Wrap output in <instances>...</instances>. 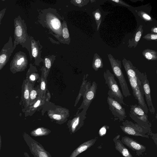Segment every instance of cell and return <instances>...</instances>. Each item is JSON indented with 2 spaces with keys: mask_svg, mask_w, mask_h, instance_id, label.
<instances>
[{
  "mask_svg": "<svg viewBox=\"0 0 157 157\" xmlns=\"http://www.w3.org/2000/svg\"><path fill=\"white\" fill-rule=\"evenodd\" d=\"M93 16L95 20L97 26V30L99 29V26L101 21V13L99 9L93 12Z\"/></svg>",
  "mask_w": 157,
  "mask_h": 157,
  "instance_id": "cell-23",
  "label": "cell"
},
{
  "mask_svg": "<svg viewBox=\"0 0 157 157\" xmlns=\"http://www.w3.org/2000/svg\"><path fill=\"white\" fill-rule=\"evenodd\" d=\"M45 67L48 69H49L51 67V62L50 59L48 58L45 59Z\"/></svg>",
  "mask_w": 157,
  "mask_h": 157,
  "instance_id": "cell-31",
  "label": "cell"
},
{
  "mask_svg": "<svg viewBox=\"0 0 157 157\" xmlns=\"http://www.w3.org/2000/svg\"><path fill=\"white\" fill-rule=\"evenodd\" d=\"M143 32V25H140L131 39L128 41V47L129 48H135L138 45Z\"/></svg>",
  "mask_w": 157,
  "mask_h": 157,
  "instance_id": "cell-16",
  "label": "cell"
},
{
  "mask_svg": "<svg viewBox=\"0 0 157 157\" xmlns=\"http://www.w3.org/2000/svg\"><path fill=\"white\" fill-rule=\"evenodd\" d=\"M49 129L44 127L38 128L32 132V135L35 136H47L50 133Z\"/></svg>",
  "mask_w": 157,
  "mask_h": 157,
  "instance_id": "cell-20",
  "label": "cell"
},
{
  "mask_svg": "<svg viewBox=\"0 0 157 157\" xmlns=\"http://www.w3.org/2000/svg\"><path fill=\"white\" fill-rule=\"evenodd\" d=\"M52 117L54 119L58 121L60 120L61 119L60 115L58 114H53Z\"/></svg>",
  "mask_w": 157,
  "mask_h": 157,
  "instance_id": "cell-33",
  "label": "cell"
},
{
  "mask_svg": "<svg viewBox=\"0 0 157 157\" xmlns=\"http://www.w3.org/2000/svg\"><path fill=\"white\" fill-rule=\"evenodd\" d=\"M129 115L136 123L151 131V124L148 120V116L138 105H131Z\"/></svg>",
  "mask_w": 157,
  "mask_h": 157,
  "instance_id": "cell-5",
  "label": "cell"
},
{
  "mask_svg": "<svg viewBox=\"0 0 157 157\" xmlns=\"http://www.w3.org/2000/svg\"><path fill=\"white\" fill-rule=\"evenodd\" d=\"M64 25L62 29L63 36L64 39H67L69 37V34L66 25Z\"/></svg>",
  "mask_w": 157,
  "mask_h": 157,
  "instance_id": "cell-26",
  "label": "cell"
},
{
  "mask_svg": "<svg viewBox=\"0 0 157 157\" xmlns=\"http://www.w3.org/2000/svg\"><path fill=\"white\" fill-rule=\"evenodd\" d=\"M32 142V150L35 157H52L40 143L34 140Z\"/></svg>",
  "mask_w": 157,
  "mask_h": 157,
  "instance_id": "cell-12",
  "label": "cell"
},
{
  "mask_svg": "<svg viewBox=\"0 0 157 157\" xmlns=\"http://www.w3.org/2000/svg\"><path fill=\"white\" fill-rule=\"evenodd\" d=\"M151 33L157 34V27L154 26L151 29Z\"/></svg>",
  "mask_w": 157,
  "mask_h": 157,
  "instance_id": "cell-34",
  "label": "cell"
},
{
  "mask_svg": "<svg viewBox=\"0 0 157 157\" xmlns=\"http://www.w3.org/2000/svg\"><path fill=\"white\" fill-rule=\"evenodd\" d=\"M74 2L78 5L81 4L82 2V1L81 0H76L73 1Z\"/></svg>",
  "mask_w": 157,
  "mask_h": 157,
  "instance_id": "cell-38",
  "label": "cell"
},
{
  "mask_svg": "<svg viewBox=\"0 0 157 157\" xmlns=\"http://www.w3.org/2000/svg\"><path fill=\"white\" fill-rule=\"evenodd\" d=\"M37 94V92L36 90L33 89H32L30 92L29 101L30 100L33 101L34 100L36 97Z\"/></svg>",
  "mask_w": 157,
  "mask_h": 157,
  "instance_id": "cell-28",
  "label": "cell"
},
{
  "mask_svg": "<svg viewBox=\"0 0 157 157\" xmlns=\"http://www.w3.org/2000/svg\"><path fill=\"white\" fill-rule=\"evenodd\" d=\"M29 79L30 81H33L36 79V77L34 74H30L29 77Z\"/></svg>",
  "mask_w": 157,
  "mask_h": 157,
  "instance_id": "cell-35",
  "label": "cell"
},
{
  "mask_svg": "<svg viewBox=\"0 0 157 157\" xmlns=\"http://www.w3.org/2000/svg\"><path fill=\"white\" fill-rule=\"evenodd\" d=\"M107 101L109 109L114 117V121H124L127 117L125 109L121 104L108 96Z\"/></svg>",
  "mask_w": 157,
  "mask_h": 157,
  "instance_id": "cell-8",
  "label": "cell"
},
{
  "mask_svg": "<svg viewBox=\"0 0 157 157\" xmlns=\"http://www.w3.org/2000/svg\"><path fill=\"white\" fill-rule=\"evenodd\" d=\"M121 141L132 151L136 152V155L140 156L143 155L146 150V147L136 140L128 136H122Z\"/></svg>",
  "mask_w": 157,
  "mask_h": 157,
  "instance_id": "cell-10",
  "label": "cell"
},
{
  "mask_svg": "<svg viewBox=\"0 0 157 157\" xmlns=\"http://www.w3.org/2000/svg\"><path fill=\"white\" fill-rule=\"evenodd\" d=\"M13 42L11 36L8 41L4 45L0 52V71L8 62L13 53Z\"/></svg>",
  "mask_w": 157,
  "mask_h": 157,
  "instance_id": "cell-9",
  "label": "cell"
},
{
  "mask_svg": "<svg viewBox=\"0 0 157 157\" xmlns=\"http://www.w3.org/2000/svg\"><path fill=\"white\" fill-rule=\"evenodd\" d=\"M139 16L145 21H152V19L151 17L145 12L141 11L137 13Z\"/></svg>",
  "mask_w": 157,
  "mask_h": 157,
  "instance_id": "cell-24",
  "label": "cell"
},
{
  "mask_svg": "<svg viewBox=\"0 0 157 157\" xmlns=\"http://www.w3.org/2000/svg\"><path fill=\"white\" fill-rule=\"evenodd\" d=\"M111 1L114 2L117 4H119L127 7H130L131 6L124 2L121 0H111Z\"/></svg>",
  "mask_w": 157,
  "mask_h": 157,
  "instance_id": "cell-29",
  "label": "cell"
},
{
  "mask_svg": "<svg viewBox=\"0 0 157 157\" xmlns=\"http://www.w3.org/2000/svg\"><path fill=\"white\" fill-rule=\"evenodd\" d=\"M30 90L28 80H24L22 86L21 99L27 107L29 104Z\"/></svg>",
  "mask_w": 157,
  "mask_h": 157,
  "instance_id": "cell-17",
  "label": "cell"
},
{
  "mask_svg": "<svg viewBox=\"0 0 157 157\" xmlns=\"http://www.w3.org/2000/svg\"><path fill=\"white\" fill-rule=\"evenodd\" d=\"M28 61L24 52L19 51L14 55L10 63V69L13 74L21 72L27 67Z\"/></svg>",
  "mask_w": 157,
  "mask_h": 157,
  "instance_id": "cell-7",
  "label": "cell"
},
{
  "mask_svg": "<svg viewBox=\"0 0 157 157\" xmlns=\"http://www.w3.org/2000/svg\"><path fill=\"white\" fill-rule=\"evenodd\" d=\"M97 139V138H95L82 143L72 152L69 157H76L81 153L85 151L93 145Z\"/></svg>",
  "mask_w": 157,
  "mask_h": 157,
  "instance_id": "cell-15",
  "label": "cell"
},
{
  "mask_svg": "<svg viewBox=\"0 0 157 157\" xmlns=\"http://www.w3.org/2000/svg\"><path fill=\"white\" fill-rule=\"evenodd\" d=\"M40 102V101L39 100H38L37 101L34 103L33 106V107L34 108H36L38 107Z\"/></svg>",
  "mask_w": 157,
  "mask_h": 157,
  "instance_id": "cell-37",
  "label": "cell"
},
{
  "mask_svg": "<svg viewBox=\"0 0 157 157\" xmlns=\"http://www.w3.org/2000/svg\"><path fill=\"white\" fill-rule=\"evenodd\" d=\"M122 124L123 125L120 126L121 129L124 133L128 135L148 138V134L151 131L128 120H126Z\"/></svg>",
  "mask_w": 157,
  "mask_h": 157,
  "instance_id": "cell-6",
  "label": "cell"
},
{
  "mask_svg": "<svg viewBox=\"0 0 157 157\" xmlns=\"http://www.w3.org/2000/svg\"><path fill=\"white\" fill-rule=\"evenodd\" d=\"M13 21L14 40L13 43V51L19 44L29 50V45H31V40L27 33V28L25 21L19 15L14 19Z\"/></svg>",
  "mask_w": 157,
  "mask_h": 157,
  "instance_id": "cell-2",
  "label": "cell"
},
{
  "mask_svg": "<svg viewBox=\"0 0 157 157\" xmlns=\"http://www.w3.org/2000/svg\"><path fill=\"white\" fill-rule=\"evenodd\" d=\"M107 56L113 75L119 82L123 96L126 98L129 97L131 94L121 69V61L115 59L110 54Z\"/></svg>",
  "mask_w": 157,
  "mask_h": 157,
  "instance_id": "cell-4",
  "label": "cell"
},
{
  "mask_svg": "<svg viewBox=\"0 0 157 157\" xmlns=\"http://www.w3.org/2000/svg\"><path fill=\"white\" fill-rule=\"evenodd\" d=\"M6 9V8H4L0 11V25L1 23V21L5 15Z\"/></svg>",
  "mask_w": 157,
  "mask_h": 157,
  "instance_id": "cell-30",
  "label": "cell"
},
{
  "mask_svg": "<svg viewBox=\"0 0 157 157\" xmlns=\"http://www.w3.org/2000/svg\"><path fill=\"white\" fill-rule=\"evenodd\" d=\"M120 135H118L113 139L115 149L124 157H133L128 149L120 140Z\"/></svg>",
  "mask_w": 157,
  "mask_h": 157,
  "instance_id": "cell-14",
  "label": "cell"
},
{
  "mask_svg": "<svg viewBox=\"0 0 157 157\" xmlns=\"http://www.w3.org/2000/svg\"><path fill=\"white\" fill-rule=\"evenodd\" d=\"M103 77L109 88L108 96L113 99L121 104L126 105L124 101V96L121 92L117 82L115 78L114 75L109 69L104 72Z\"/></svg>",
  "mask_w": 157,
  "mask_h": 157,
  "instance_id": "cell-3",
  "label": "cell"
},
{
  "mask_svg": "<svg viewBox=\"0 0 157 157\" xmlns=\"http://www.w3.org/2000/svg\"><path fill=\"white\" fill-rule=\"evenodd\" d=\"M46 84L44 81H42L41 83V89L42 90H44L45 89Z\"/></svg>",
  "mask_w": 157,
  "mask_h": 157,
  "instance_id": "cell-36",
  "label": "cell"
},
{
  "mask_svg": "<svg viewBox=\"0 0 157 157\" xmlns=\"http://www.w3.org/2000/svg\"><path fill=\"white\" fill-rule=\"evenodd\" d=\"M79 122V118L78 117L74 118L69 124V128L71 134L75 133L78 130Z\"/></svg>",
  "mask_w": 157,
  "mask_h": 157,
  "instance_id": "cell-21",
  "label": "cell"
},
{
  "mask_svg": "<svg viewBox=\"0 0 157 157\" xmlns=\"http://www.w3.org/2000/svg\"><path fill=\"white\" fill-rule=\"evenodd\" d=\"M148 135H150V136H151L152 138L154 140V141L155 142L156 145H157V133H153L151 131L148 134Z\"/></svg>",
  "mask_w": 157,
  "mask_h": 157,
  "instance_id": "cell-32",
  "label": "cell"
},
{
  "mask_svg": "<svg viewBox=\"0 0 157 157\" xmlns=\"http://www.w3.org/2000/svg\"><path fill=\"white\" fill-rule=\"evenodd\" d=\"M92 66L93 68L96 71L103 67L102 59L97 53H95L94 55Z\"/></svg>",
  "mask_w": 157,
  "mask_h": 157,
  "instance_id": "cell-19",
  "label": "cell"
},
{
  "mask_svg": "<svg viewBox=\"0 0 157 157\" xmlns=\"http://www.w3.org/2000/svg\"><path fill=\"white\" fill-rule=\"evenodd\" d=\"M141 82L148 109L151 114H154L155 110L152 102L149 83L146 72L144 73L141 80Z\"/></svg>",
  "mask_w": 157,
  "mask_h": 157,
  "instance_id": "cell-11",
  "label": "cell"
},
{
  "mask_svg": "<svg viewBox=\"0 0 157 157\" xmlns=\"http://www.w3.org/2000/svg\"><path fill=\"white\" fill-rule=\"evenodd\" d=\"M109 127L105 125L102 126L99 130L98 132L99 136H102L105 135L106 133L107 130L109 129Z\"/></svg>",
  "mask_w": 157,
  "mask_h": 157,
  "instance_id": "cell-27",
  "label": "cell"
},
{
  "mask_svg": "<svg viewBox=\"0 0 157 157\" xmlns=\"http://www.w3.org/2000/svg\"><path fill=\"white\" fill-rule=\"evenodd\" d=\"M31 56L36 59L39 53L38 48L36 42L33 39H31Z\"/></svg>",
  "mask_w": 157,
  "mask_h": 157,
  "instance_id": "cell-22",
  "label": "cell"
},
{
  "mask_svg": "<svg viewBox=\"0 0 157 157\" xmlns=\"http://www.w3.org/2000/svg\"><path fill=\"white\" fill-rule=\"evenodd\" d=\"M144 57L148 61L157 60V52L153 50L147 49L142 52Z\"/></svg>",
  "mask_w": 157,
  "mask_h": 157,
  "instance_id": "cell-18",
  "label": "cell"
},
{
  "mask_svg": "<svg viewBox=\"0 0 157 157\" xmlns=\"http://www.w3.org/2000/svg\"><path fill=\"white\" fill-rule=\"evenodd\" d=\"M143 38L147 40H155L157 41V34L153 33H148L143 37Z\"/></svg>",
  "mask_w": 157,
  "mask_h": 157,
  "instance_id": "cell-25",
  "label": "cell"
},
{
  "mask_svg": "<svg viewBox=\"0 0 157 157\" xmlns=\"http://www.w3.org/2000/svg\"><path fill=\"white\" fill-rule=\"evenodd\" d=\"M122 62L133 95L137 100L138 105L147 114L148 109L144 99V91L141 82L144 73L141 72L137 68L133 65L129 60L124 59Z\"/></svg>",
  "mask_w": 157,
  "mask_h": 157,
  "instance_id": "cell-1",
  "label": "cell"
},
{
  "mask_svg": "<svg viewBox=\"0 0 157 157\" xmlns=\"http://www.w3.org/2000/svg\"><path fill=\"white\" fill-rule=\"evenodd\" d=\"M46 19L51 29L56 33L60 34L61 26L59 20L51 13H49L47 15Z\"/></svg>",
  "mask_w": 157,
  "mask_h": 157,
  "instance_id": "cell-13",
  "label": "cell"
}]
</instances>
